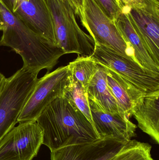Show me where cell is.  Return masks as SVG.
Returning a JSON list of instances; mask_svg holds the SVG:
<instances>
[{"label": "cell", "mask_w": 159, "mask_h": 160, "mask_svg": "<svg viewBox=\"0 0 159 160\" xmlns=\"http://www.w3.org/2000/svg\"><path fill=\"white\" fill-rule=\"evenodd\" d=\"M46 1L53 20L57 45L65 54L91 56L94 52V40L79 27L70 4L63 0Z\"/></svg>", "instance_id": "3"}, {"label": "cell", "mask_w": 159, "mask_h": 160, "mask_svg": "<svg viewBox=\"0 0 159 160\" xmlns=\"http://www.w3.org/2000/svg\"><path fill=\"white\" fill-rule=\"evenodd\" d=\"M36 121L43 131V144L50 152L101 139L89 120L64 96L52 102Z\"/></svg>", "instance_id": "1"}, {"label": "cell", "mask_w": 159, "mask_h": 160, "mask_svg": "<svg viewBox=\"0 0 159 160\" xmlns=\"http://www.w3.org/2000/svg\"><path fill=\"white\" fill-rule=\"evenodd\" d=\"M63 96L72 102L92 124L87 90L79 82L73 78L71 75Z\"/></svg>", "instance_id": "18"}, {"label": "cell", "mask_w": 159, "mask_h": 160, "mask_svg": "<svg viewBox=\"0 0 159 160\" xmlns=\"http://www.w3.org/2000/svg\"><path fill=\"white\" fill-rule=\"evenodd\" d=\"M91 56L96 62L113 70L141 93L159 90V75L146 70L133 60L97 45Z\"/></svg>", "instance_id": "6"}, {"label": "cell", "mask_w": 159, "mask_h": 160, "mask_svg": "<svg viewBox=\"0 0 159 160\" xmlns=\"http://www.w3.org/2000/svg\"><path fill=\"white\" fill-rule=\"evenodd\" d=\"M151 149L152 146L147 143L131 140L108 160H155L151 155Z\"/></svg>", "instance_id": "19"}, {"label": "cell", "mask_w": 159, "mask_h": 160, "mask_svg": "<svg viewBox=\"0 0 159 160\" xmlns=\"http://www.w3.org/2000/svg\"><path fill=\"white\" fill-rule=\"evenodd\" d=\"M6 79V78L5 77V76L2 73H0V94H1V91L4 85Z\"/></svg>", "instance_id": "23"}, {"label": "cell", "mask_w": 159, "mask_h": 160, "mask_svg": "<svg viewBox=\"0 0 159 160\" xmlns=\"http://www.w3.org/2000/svg\"><path fill=\"white\" fill-rule=\"evenodd\" d=\"M106 76L107 71L105 67L98 64L97 72L86 88L88 98L95 101L108 112L127 117L119 107L116 100L107 86Z\"/></svg>", "instance_id": "15"}, {"label": "cell", "mask_w": 159, "mask_h": 160, "mask_svg": "<svg viewBox=\"0 0 159 160\" xmlns=\"http://www.w3.org/2000/svg\"><path fill=\"white\" fill-rule=\"evenodd\" d=\"M88 100L92 125L100 138L110 136L129 142L136 136L137 126L129 118L108 112L95 101Z\"/></svg>", "instance_id": "12"}, {"label": "cell", "mask_w": 159, "mask_h": 160, "mask_svg": "<svg viewBox=\"0 0 159 160\" xmlns=\"http://www.w3.org/2000/svg\"><path fill=\"white\" fill-rule=\"evenodd\" d=\"M128 142L107 136L92 142L68 146L51 152V160H108Z\"/></svg>", "instance_id": "11"}, {"label": "cell", "mask_w": 159, "mask_h": 160, "mask_svg": "<svg viewBox=\"0 0 159 160\" xmlns=\"http://www.w3.org/2000/svg\"><path fill=\"white\" fill-rule=\"evenodd\" d=\"M115 22L126 42L133 50L136 62L146 70L159 75V66L145 47L125 9L122 8Z\"/></svg>", "instance_id": "14"}, {"label": "cell", "mask_w": 159, "mask_h": 160, "mask_svg": "<svg viewBox=\"0 0 159 160\" xmlns=\"http://www.w3.org/2000/svg\"><path fill=\"white\" fill-rule=\"evenodd\" d=\"M132 116L138 127L159 143V90L143 94L133 102Z\"/></svg>", "instance_id": "13"}, {"label": "cell", "mask_w": 159, "mask_h": 160, "mask_svg": "<svg viewBox=\"0 0 159 160\" xmlns=\"http://www.w3.org/2000/svg\"><path fill=\"white\" fill-rule=\"evenodd\" d=\"M122 7H131L135 5L142 2V0H117Z\"/></svg>", "instance_id": "22"}, {"label": "cell", "mask_w": 159, "mask_h": 160, "mask_svg": "<svg viewBox=\"0 0 159 160\" xmlns=\"http://www.w3.org/2000/svg\"><path fill=\"white\" fill-rule=\"evenodd\" d=\"M0 2L9 12L35 34L58 46L53 20L46 0H0Z\"/></svg>", "instance_id": "9"}, {"label": "cell", "mask_w": 159, "mask_h": 160, "mask_svg": "<svg viewBox=\"0 0 159 160\" xmlns=\"http://www.w3.org/2000/svg\"><path fill=\"white\" fill-rule=\"evenodd\" d=\"M3 26V24L2 18V14L0 11V31L2 30Z\"/></svg>", "instance_id": "24"}, {"label": "cell", "mask_w": 159, "mask_h": 160, "mask_svg": "<svg viewBox=\"0 0 159 160\" xmlns=\"http://www.w3.org/2000/svg\"><path fill=\"white\" fill-rule=\"evenodd\" d=\"M106 15L115 21L122 12V7L117 0H97Z\"/></svg>", "instance_id": "20"}, {"label": "cell", "mask_w": 159, "mask_h": 160, "mask_svg": "<svg viewBox=\"0 0 159 160\" xmlns=\"http://www.w3.org/2000/svg\"><path fill=\"white\" fill-rule=\"evenodd\" d=\"M79 18L95 45L105 47L136 62L133 50L123 38L115 21L106 15L97 0H84Z\"/></svg>", "instance_id": "5"}, {"label": "cell", "mask_w": 159, "mask_h": 160, "mask_svg": "<svg viewBox=\"0 0 159 160\" xmlns=\"http://www.w3.org/2000/svg\"><path fill=\"white\" fill-rule=\"evenodd\" d=\"M105 68L107 86L122 112L129 119L132 116L133 102L140 96L145 94L133 88L113 70Z\"/></svg>", "instance_id": "16"}, {"label": "cell", "mask_w": 159, "mask_h": 160, "mask_svg": "<svg viewBox=\"0 0 159 160\" xmlns=\"http://www.w3.org/2000/svg\"><path fill=\"white\" fill-rule=\"evenodd\" d=\"M145 47L159 66V1L142 0L131 7H123Z\"/></svg>", "instance_id": "10"}, {"label": "cell", "mask_w": 159, "mask_h": 160, "mask_svg": "<svg viewBox=\"0 0 159 160\" xmlns=\"http://www.w3.org/2000/svg\"><path fill=\"white\" fill-rule=\"evenodd\" d=\"M37 76L22 68L6 79L0 94V141L17 123L38 81Z\"/></svg>", "instance_id": "4"}, {"label": "cell", "mask_w": 159, "mask_h": 160, "mask_svg": "<svg viewBox=\"0 0 159 160\" xmlns=\"http://www.w3.org/2000/svg\"><path fill=\"white\" fill-rule=\"evenodd\" d=\"M84 0H70V4L74 11L75 14L80 18L83 10Z\"/></svg>", "instance_id": "21"}, {"label": "cell", "mask_w": 159, "mask_h": 160, "mask_svg": "<svg viewBox=\"0 0 159 160\" xmlns=\"http://www.w3.org/2000/svg\"><path fill=\"white\" fill-rule=\"evenodd\" d=\"M2 18V34L0 46L11 48L23 61L22 68L38 74L46 69H53L59 59L65 54L64 51L39 36L11 14L0 2Z\"/></svg>", "instance_id": "2"}, {"label": "cell", "mask_w": 159, "mask_h": 160, "mask_svg": "<svg viewBox=\"0 0 159 160\" xmlns=\"http://www.w3.org/2000/svg\"><path fill=\"white\" fill-rule=\"evenodd\" d=\"M70 77L71 72L67 65L38 79L18 118L17 123L36 121L52 102L63 95Z\"/></svg>", "instance_id": "7"}, {"label": "cell", "mask_w": 159, "mask_h": 160, "mask_svg": "<svg viewBox=\"0 0 159 160\" xmlns=\"http://www.w3.org/2000/svg\"><path fill=\"white\" fill-rule=\"evenodd\" d=\"M63 1H64V2H66L69 3L70 4V0H63ZM70 5H71V4H70Z\"/></svg>", "instance_id": "25"}, {"label": "cell", "mask_w": 159, "mask_h": 160, "mask_svg": "<svg viewBox=\"0 0 159 160\" xmlns=\"http://www.w3.org/2000/svg\"><path fill=\"white\" fill-rule=\"evenodd\" d=\"M43 141V131L36 121L19 123L0 141V160H32Z\"/></svg>", "instance_id": "8"}, {"label": "cell", "mask_w": 159, "mask_h": 160, "mask_svg": "<svg viewBox=\"0 0 159 160\" xmlns=\"http://www.w3.org/2000/svg\"><path fill=\"white\" fill-rule=\"evenodd\" d=\"M68 65L72 78L79 82L86 89L98 68V63L91 56H78Z\"/></svg>", "instance_id": "17"}]
</instances>
